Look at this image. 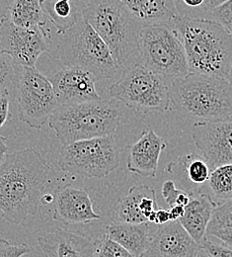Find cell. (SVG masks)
Segmentation results:
<instances>
[{
  "instance_id": "6da1fadb",
  "label": "cell",
  "mask_w": 232,
  "mask_h": 257,
  "mask_svg": "<svg viewBox=\"0 0 232 257\" xmlns=\"http://www.w3.org/2000/svg\"><path fill=\"white\" fill-rule=\"evenodd\" d=\"M50 165L35 149L8 154L0 164V212L12 224L36 215Z\"/></svg>"
},
{
  "instance_id": "7a4b0ae2",
  "label": "cell",
  "mask_w": 232,
  "mask_h": 257,
  "mask_svg": "<svg viewBox=\"0 0 232 257\" xmlns=\"http://www.w3.org/2000/svg\"><path fill=\"white\" fill-rule=\"evenodd\" d=\"M190 73L225 78L232 64V36L218 23L188 15L173 21Z\"/></svg>"
},
{
  "instance_id": "3957f363",
  "label": "cell",
  "mask_w": 232,
  "mask_h": 257,
  "mask_svg": "<svg viewBox=\"0 0 232 257\" xmlns=\"http://www.w3.org/2000/svg\"><path fill=\"white\" fill-rule=\"evenodd\" d=\"M170 104L196 122L232 119V86L225 78L189 73L171 81Z\"/></svg>"
},
{
  "instance_id": "277c9868",
  "label": "cell",
  "mask_w": 232,
  "mask_h": 257,
  "mask_svg": "<svg viewBox=\"0 0 232 257\" xmlns=\"http://www.w3.org/2000/svg\"><path fill=\"white\" fill-rule=\"evenodd\" d=\"M81 16L105 42L120 69L137 64L143 24L120 0H92L82 9Z\"/></svg>"
},
{
  "instance_id": "5b68a950",
  "label": "cell",
  "mask_w": 232,
  "mask_h": 257,
  "mask_svg": "<svg viewBox=\"0 0 232 257\" xmlns=\"http://www.w3.org/2000/svg\"><path fill=\"white\" fill-rule=\"evenodd\" d=\"M123 110L115 99H100L59 105L49 119L59 142H73L112 136L119 127Z\"/></svg>"
},
{
  "instance_id": "8992f818",
  "label": "cell",
  "mask_w": 232,
  "mask_h": 257,
  "mask_svg": "<svg viewBox=\"0 0 232 257\" xmlns=\"http://www.w3.org/2000/svg\"><path fill=\"white\" fill-rule=\"evenodd\" d=\"M48 54L62 65L90 72L97 81L110 79L120 71L105 42L82 18L66 32L52 36Z\"/></svg>"
},
{
  "instance_id": "52a82bcc",
  "label": "cell",
  "mask_w": 232,
  "mask_h": 257,
  "mask_svg": "<svg viewBox=\"0 0 232 257\" xmlns=\"http://www.w3.org/2000/svg\"><path fill=\"white\" fill-rule=\"evenodd\" d=\"M137 63L169 81L190 73L183 43L174 27L168 24L142 26Z\"/></svg>"
},
{
  "instance_id": "ba28073f",
  "label": "cell",
  "mask_w": 232,
  "mask_h": 257,
  "mask_svg": "<svg viewBox=\"0 0 232 257\" xmlns=\"http://www.w3.org/2000/svg\"><path fill=\"white\" fill-rule=\"evenodd\" d=\"M170 84L171 81L137 63L122 70L109 94L140 112H165L171 107Z\"/></svg>"
},
{
  "instance_id": "9c48e42d",
  "label": "cell",
  "mask_w": 232,
  "mask_h": 257,
  "mask_svg": "<svg viewBox=\"0 0 232 257\" xmlns=\"http://www.w3.org/2000/svg\"><path fill=\"white\" fill-rule=\"evenodd\" d=\"M58 163L69 174L101 179L120 166V151L114 135L77 141L62 147Z\"/></svg>"
},
{
  "instance_id": "30bf717a",
  "label": "cell",
  "mask_w": 232,
  "mask_h": 257,
  "mask_svg": "<svg viewBox=\"0 0 232 257\" xmlns=\"http://www.w3.org/2000/svg\"><path fill=\"white\" fill-rule=\"evenodd\" d=\"M14 88L19 120L31 128H43L59 106L47 75L37 68L19 66Z\"/></svg>"
},
{
  "instance_id": "8fae6325",
  "label": "cell",
  "mask_w": 232,
  "mask_h": 257,
  "mask_svg": "<svg viewBox=\"0 0 232 257\" xmlns=\"http://www.w3.org/2000/svg\"><path fill=\"white\" fill-rule=\"evenodd\" d=\"M52 35L47 28L27 29L0 20V52L9 56L18 66L36 68L43 54H48Z\"/></svg>"
},
{
  "instance_id": "7c38bea8",
  "label": "cell",
  "mask_w": 232,
  "mask_h": 257,
  "mask_svg": "<svg viewBox=\"0 0 232 257\" xmlns=\"http://www.w3.org/2000/svg\"><path fill=\"white\" fill-rule=\"evenodd\" d=\"M192 137L210 170L232 163V119L196 122Z\"/></svg>"
},
{
  "instance_id": "4fadbf2b",
  "label": "cell",
  "mask_w": 232,
  "mask_h": 257,
  "mask_svg": "<svg viewBox=\"0 0 232 257\" xmlns=\"http://www.w3.org/2000/svg\"><path fill=\"white\" fill-rule=\"evenodd\" d=\"M51 81L59 105L100 100L96 79L88 71L75 66H65L47 74Z\"/></svg>"
},
{
  "instance_id": "5bb4252c",
  "label": "cell",
  "mask_w": 232,
  "mask_h": 257,
  "mask_svg": "<svg viewBox=\"0 0 232 257\" xmlns=\"http://www.w3.org/2000/svg\"><path fill=\"white\" fill-rule=\"evenodd\" d=\"M54 219L66 225L87 224L101 219L93 209L89 194L82 188L67 184L54 191Z\"/></svg>"
},
{
  "instance_id": "9a60e30c",
  "label": "cell",
  "mask_w": 232,
  "mask_h": 257,
  "mask_svg": "<svg viewBox=\"0 0 232 257\" xmlns=\"http://www.w3.org/2000/svg\"><path fill=\"white\" fill-rule=\"evenodd\" d=\"M200 248L179 223L158 225L152 240L141 257H200Z\"/></svg>"
},
{
  "instance_id": "2e32d148",
  "label": "cell",
  "mask_w": 232,
  "mask_h": 257,
  "mask_svg": "<svg viewBox=\"0 0 232 257\" xmlns=\"http://www.w3.org/2000/svg\"><path fill=\"white\" fill-rule=\"evenodd\" d=\"M159 209L156 193L148 185H134L128 193L120 197L114 206L119 222L130 224H153Z\"/></svg>"
},
{
  "instance_id": "e0dca14e",
  "label": "cell",
  "mask_w": 232,
  "mask_h": 257,
  "mask_svg": "<svg viewBox=\"0 0 232 257\" xmlns=\"http://www.w3.org/2000/svg\"><path fill=\"white\" fill-rule=\"evenodd\" d=\"M45 257H94L95 241L65 228L37 238Z\"/></svg>"
},
{
  "instance_id": "ac0fdd59",
  "label": "cell",
  "mask_w": 232,
  "mask_h": 257,
  "mask_svg": "<svg viewBox=\"0 0 232 257\" xmlns=\"http://www.w3.org/2000/svg\"><path fill=\"white\" fill-rule=\"evenodd\" d=\"M165 148L163 139L154 130L148 128L143 131L138 141L131 148L127 161L129 171L143 177L154 178L160 155Z\"/></svg>"
},
{
  "instance_id": "d6986e66",
  "label": "cell",
  "mask_w": 232,
  "mask_h": 257,
  "mask_svg": "<svg viewBox=\"0 0 232 257\" xmlns=\"http://www.w3.org/2000/svg\"><path fill=\"white\" fill-rule=\"evenodd\" d=\"M216 206L209 194L192 191L191 200L179 223L198 244L206 237V228Z\"/></svg>"
},
{
  "instance_id": "ffe728a7",
  "label": "cell",
  "mask_w": 232,
  "mask_h": 257,
  "mask_svg": "<svg viewBox=\"0 0 232 257\" xmlns=\"http://www.w3.org/2000/svg\"><path fill=\"white\" fill-rule=\"evenodd\" d=\"M151 223L130 224L114 222L106 227L105 235L125 247L135 257H141L147 250L155 231Z\"/></svg>"
},
{
  "instance_id": "44dd1931",
  "label": "cell",
  "mask_w": 232,
  "mask_h": 257,
  "mask_svg": "<svg viewBox=\"0 0 232 257\" xmlns=\"http://www.w3.org/2000/svg\"><path fill=\"white\" fill-rule=\"evenodd\" d=\"M143 25L169 24L180 16L177 0H120Z\"/></svg>"
},
{
  "instance_id": "7402d4cb",
  "label": "cell",
  "mask_w": 232,
  "mask_h": 257,
  "mask_svg": "<svg viewBox=\"0 0 232 257\" xmlns=\"http://www.w3.org/2000/svg\"><path fill=\"white\" fill-rule=\"evenodd\" d=\"M4 19L15 26L27 29L46 28L49 21L43 11L41 0H12Z\"/></svg>"
},
{
  "instance_id": "603a6c76",
  "label": "cell",
  "mask_w": 232,
  "mask_h": 257,
  "mask_svg": "<svg viewBox=\"0 0 232 257\" xmlns=\"http://www.w3.org/2000/svg\"><path fill=\"white\" fill-rule=\"evenodd\" d=\"M41 5L49 22L63 34L76 24L81 18V12L72 0H41Z\"/></svg>"
},
{
  "instance_id": "cb8c5ba5",
  "label": "cell",
  "mask_w": 232,
  "mask_h": 257,
  "mask_svg": "<svg viewBox=\"0 0 232 257\" xmlns=\"http://www.w3.org/2000/svg\"><path fill=\"white\" fill-rule=\"evenodd\" d=\"M206 235L232 247V199L216 206L207 225Z\"/></svg>"
},
{
  "instance_id": "d4e9b609",
  "label": "cell",
  "mask_w": 232,
  "mask_h": 257,
  "mask_svg": "<svg viewBox=\"0 0 232 257\" xmlns=\"http://www.w3.org/2000/svg\"><path fill=\"white\" fill-rule=\"evenodd\" d=\"M207 181L209 195L216 205L232 199V163L215 167L211 170Z\"/></svg>"
},
{
  "instance_id": "484cf974",
  "label": "cell",
  "mask_w": 232,
  "mask_h": 257,
  "mask_svg": "<svg viewBox=\"0 0 232 257\" xmlns=\"http://www.w3.org/2000/svg\"><path fill=\"white\" fill-rule=\"evenodd\" d=\"M181 163L185 177L192 184L201 185L208 180L211 170L203 158L193 154L185 157Z\"/></svg>"
},
{
  "instance_id": "4316f807",
  "label": "cell",
  "mask_w": 232,
  "mask_h": 257,
  "mask_svg": "<svg viewBox=\"0 0 232 257\" xmlns=\"http://www.w3.org/2000/svg\"><path fill=\"white\" fill-rule=\"evenodd\" d=\"M94 257H135L125 247L105 234L95 241Z\"/></svg>"
},
{
  "instance_id": "83f0119b",
  "label": "cell",
  "mask_w": 232,
  "mask_h": 257,
  "mask_svg": "<svg viewBox=\"0 0 232 257\" xmlns=\"http://www.w3.org/2000/svg\"><path fill=\"white\" fill-rule=\"evenodd\" d=\"M162 196L170 208L175 206L186 207L192 196V191L178 189L173 180H167L162 186Z\"/></svg>"
},
{
  "instance_id": "f1b7e54d",
  "label": "cell",
  "mask_w": 232,
  "mask_h": 257,
  "mask_svg": "<svg viewBox=\"0 0 232 257\" xmlns=\"http://www.w3.org/2000/svg\"><path fill=\"white\" fill-rule=\"evenodd\" d=\"M18 67L9 56L0 52V91L11 88L14 84Z\"/></svg>"
},
{
  "instance_id": "f546056e",
  "label": "cell",
  "mask_w": 232,
  "mask_h": 257,
  "mask_svg": "<svg viewBox=\"0 0 232 257\" xmlns=\"http://www.w3.org/2000/svg\"><path fill=\"white\" fill-rule=\"evenodd\" d=\"M208 14L211 18L209 20L218 23L232 36V0L212 9Z\"/></svg>"
},
{
  "instance_id": "4dcf8cb0",
  "label": "cell",
  "mask_w": 232,
  "mask_h": 257,
  "mask_svg": "<svg viewBox=\"0 0 232 257\" xmlns=\"http://www.w3.org/2000/svg\"><path fill=\"white\" fill-rule=\"evenodd\" d=\"M200 257H232V247L225 244L214 243L206 237L199 243Z\"/></svg>"
},
{
  "instance_id": "1f68e13d",
  "label": "cell",
  "mask_w": 232,
  "mask_h": 257,
  "mask_svg": "<svg viewBox=\"0 0 232 257\" xmlns=\"http://www.w3.org/2000/svg\"><path fill=\"white\" fill-rule=\"evenodd\" d=\"M27 243L11 244L7 239L0 238V257H22L31 252Z\"/></svg>"
},
{
  "instance_id": "d6a6232c",
  "label": "cell",
  "mask_w": 232,
  "mask_h": 257,
  "mask_svg": "<svg viewBox=\"0 0 232 257\" xmlns=\"http://www.w3.org/2000/svg\"><path fill=\"white\" fill-rule=\"evenodd\" d=\"M11 89L7 88L0 91V128L8 121L10 115Z\"/></svg>"
},
{
  "instance_id": "836d02e7",
  "label": "cell",
  "mask_w": 232,
  "mask_h": 257,
  "mask_svg": "<svg viewBox=\"0 0 232 257\" xmlns=\"http://www.w3.org/2000/svg\"><path fill=\"white\" fill-rule=\"evenodd\" d=\"M170 222V216H169V210H166L163 208H159L154 216L153 224L156 225H162Z\"/></svg>"
},
{
  "instance_id": "e575fe53",
  "label": "cell",
  "mask_w": 232,
  "mask_h": 257,
  "mask_svg": "<svg viewBox=\"0 0 232 257\" xmlns=\"http://www.w3.org/2000/svg\"><path fill=\"white\" fill-rule=\"evenodd\" d=\"M185 212V207L182 206H175L170 208L169 210V216H170V222L171 221H179Z\"/></svg>"
},
{
  "instance_id": "d590c367",
  "label": "cell",
  "mask_w": 232,
  "mask_h": 257,
  "mask_svg": "<svg viewBox=\"0 0 232 257\" xmlns=\"http://www.w3.org/2000/svg\"><path fill=\"white\" fill-rule=\"evenodd\" d=\"M228 0H205L203 6L201 7V12H207L209 13L212 9L218 7L219 5L223 4L224 2H226Z\"/></svg>"
},
{
  "instance_id": "8d00e7d4",
  "label": "cell",
  "mask_w": 232,
  "mask_h": 257,
  "mask_svg": "<svg viewBox=\"0 0 232 257\" xmlns=\"http://www.w3.org/2000/svg\"><path fill=\"white\" fill-rule=\"evenodd\" d=\"M8 155V147L6 145V139L0 136V164L4 161Z\"/></svg>"
},
{
  "instance_id": "74e56055",
  "label": "cell",
  "mask_w": 232,
  "mask_h": 257,
  "mask_svg": "<svg viewBox=\"0 0 232 257\" xmlns=\"http://www.w3.org/2000/svg\"><path fill=\"white\" fill-rule=\"evenodd\" d=\"M205 0H182L184 5H186L189 8H199L201 10V7L203 6Z\"/></svg>"
},
{
  "instance_id": "f35d334b",
  "label": "cell",
  "mask_w": 232,
  "mask_h": 257,
  "mask_svg": "<svg viewBox=\"0 0 232 257\" xmlns=\"http://www.w3.org/2000/svg\"><path fill=\"white\" fill-rule=\"evenodd\" d=\"M12 0H0V20L4 19Z\"/></svg>"
},
{
  "instance_id": "ab89813d",
  "label": "cell",
  "mask_w": 232,
  "mask_h": 257,
  "mask_svg": "<svg viewBox=\"0 0 232 257\" xmlns=\"http://www.w3.org/2000/svg\"><path fill=\"white\" fill-rule=\"evenodd\" d=\"M75 4H76V6L78 7V9L80 10V12L82 11V9L89 3V2H91L92 0H72Z\"/></svg>"
},
{
  "instance_id": "60d3db41",
  "label": "cell",
  "mask_w": 232,
  "mask_h": 257,
  "mask_svg": "<svg viewBox=\"0 0 232 257\" xmlns=\"http://www.w3.org/2000/svg\"><path fill=\"white\" fill-rule=\"evenodd\" d=\"M54 201V195L52 194H48V195H45V196H42L41 198V201L43 204H49V203H53Z\"/></svg>"
},
{
  "instance_id": "b9f144b4",
  "label": "cell",
  "mask_w": 232,
  "mask_h": 257,
  "mask_svg": "<svg viewBox=\"0 0 232 257\" xmlns=\"http://www.w3.org/2000/svg\"><path fill=\"white\" fill-rule=\"evenodd\" d=\"M225 79L229 82V84L232 86V64L231 65H230V68H229V70H228V73H227Z\"/></svg>"
}]
</instances>
